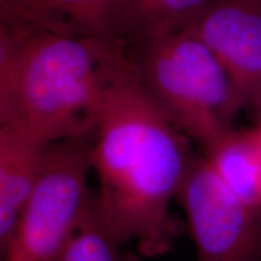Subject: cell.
<instances>
[{
	"label": "cell",
	"instance_id": "obj_13",
	"mask_svg": "<svg viewBox=\"0 0 261 261\" xmlns=\"http://www.w3.org/2000/svg\"><path fill=\"white\" fill-rule=\"evenodd\" d=\"M249 2H252L253 4H255L257 8L261 9V0H249Z\"/></svg>",
	"mask_w": 261,
	"mask_h": 261
},
{
	"label": "cell",
	"instance_id": "obj_12",
	"mask_svg": "<svg viewBox=\"0 0 261 261\" xmlns=\"http://www.w3.org/2000/svg\"><path fill=\"white\" fill-rule=\"evenodd\" d=\"M252 107L255 108L257 115H259V119H261V92H260L259 96H257L256 100H255V102H254V104H253Z\"/></svg>",
	"mask_w": 261,
	"mask_h": 261
},
{
	"label": "cell",
	"instance_id": "obj_1",
	"mask_svg": "<svg viewBox=\"0 0 261 261\" xmlns=\"http://www.w3.org/2000/svg\"><path fill=\"white\" fill-rule=\"evenodd\" d=\"M194 159L188 137L146 92L130 62L104 93L91 150L98 214L117 246L132 244L145 257L172 249L178 232L172 204Z\"/></svg>",
	"mask_w": 261,
	"mask_h": 261
},
{
	"label": "cell",
	"instance_id": "obj_7",
	"mask_svg": "<svg viewBox=\"0 0 261 261\" xmlns=\"http://www.w3.org/2000/svg\"><path fill=\"white\" fill-rule=\"evenodd\" d=\"M129 0H0L2 22L41 31L119 40Z\"/></svg>",
	"mask_w": 261,
	"mask_h": 261
},
{
	"label": "cell",
	"instance_id": "obj_8",
	"mask_svg": "<svg viewBox=\"0 0 261 261\" xmlns=\"http://www.w3.org/2000/svg\"><path fill=\"white\" fill-rule=\"evenodd\" d=\"M45 144L11 122H0V247L34 188Z\"/></svg>",
	"mask_w": 261,
	"mask_h": 261
},
{
	"label": "cell",
	"instance_id": "obj_5",
	"mask_svg": "<svg viewBox=\"0 0 261 261\" xmlns=\"http://www.w3.org/2000/svg\"><path fill=\"white\" fill-rule=\"evenodd\" d=\"M197 261H257L261 208L237 198L202 156H195L178 196Z\"/></svg>",
	"mask_w": 261,
	"mask_h": 261
},
{
	"label": "cell",
	"instance_id": "obj_4",
	"mask_svg": "<svg viewBox=\"0 0 261 261\" xmlns=\"http://www.w3.org/2000/svg\"><path fill=\"white\" fill-rule=\"evenodd\" d=\"M92 136L51 143L39 177L6 242L2 261H58L81 223L92 191Z\"/></svg>",
	"mask_w": 261,
	"mask_h": 261
},
{
	"label": "cell",
	"instance_id": "obj_11",
	"mask_svg": "<svg viewBox=\"0 0 261 261\" xmlns=\"http://www.w3.org/2000/svg\"><path fill=\"white\" fill-rule=\"evenodd\" d=\"M248 132H249L250 137H252L253 142L255 143L257 150H259L260 155H261V119L257 120L256 125L252 127V128L248 129Z\"/></svg>",
	"mask_w": 261,
	"mask_h": 261
},
{
	"label": "cell",
	"instance_id": "obj_2",
	"mask_svg": "<svg viewBox=\"0 0 261 261\" xmlns=\"http://www.w3.org/2000/svg\"><path fill=\"white\" fill-rule=\"evenodd\" d=\"M130 64L121 41L0 24V122L42 144L92 136L104 93Z\"/></svg>",
	"mask_w": 261,
	"mask_h": 261
},
{
	"label": "cell",
	"instance_id": "obj_9",
	"mask_svg": "<svg viewBox=\"0 0 261 261\" xmlns=\"http://www.w3.org/2000/svg\"><path fill=\"white\" fill-rule=\"evenodd\" d=\"M203 158L237 198L261 208V155L248 129L228 130L203 148Z\"/></svg>",
	"mask_w": 261,
	"mask_h": 261
},
{
	"label": "cell",
	"instance_id": "obj_3",
	"mask_svg": "<svg viewBox=\"0 0 261 261\" xmlns=\"http://www.w3.org/2000/svg\"><path fill=\"white\" fill-rule=\"evenodd\" d=\"M128 50L146 92L188 138L203 149L232 129L241 112L232 83L200 39L179 31Z\"/></svg>",
	"mask_w": 261,
	"mask_h": 261
},
{
	"label": "cell",
	"instance_id": "obj_6",
	"mask_svg": "<svg viewBox=\"0 0 261 261\" xmlns=\"http://www.w3.org/2000/svg\"><path fill=\"white\" fill-rule=\"evenodd\" d=\"M182 31L218 58L240 109L252 107L261 92V9L249 0H213Z\"/></svg>",
	"mask_w": 261,
	"mask_h": 261
},
{
	"label": "cell",
	"instance_id": "obj_10",
	"mask_svg": "<svg viewBox=\"0 0 261 261\" xmlns=\"http://www.w3.org/2000/svg\"><path fill=\"white\" fill-rule=\"evenodd\" d=\"M213 0H129L119 28L127 47L182 31Z\"/></svg>",
	"mask_w": 261,
	"mask_h": 261
}]
</instances>
